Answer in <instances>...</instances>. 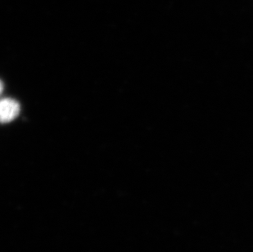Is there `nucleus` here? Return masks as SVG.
Here are the masks:
<instances>
[{"label":"nucleus","mask_w":253,"mask_h":252,"mask_svg":"<svg viewBox=\"0 0 253 252\" xmlns=\"http://www.w3.org/2000/svg\"><path fill=\"white\" fill-rule=\"evenodd\" d=\"M20 105L17 101L11 98H4L0 103V118L2 123L12 122L18 116Z\"/></svg>","instance_id":"obj_1"},{"label":"nucleus","mask_w":253,"mask_h":252,"mask_svg":"<svg viewBox=\"0 0 253 252\" xmlns=\"http://www.w3.org/2000/svg\"><path fill=\"white\" fill-rule=\"evenodd\" d=\"M2 89H3V84L1 83V92H2Z\"/></svg>","instance_id":"obj_2"}]
</instances>
